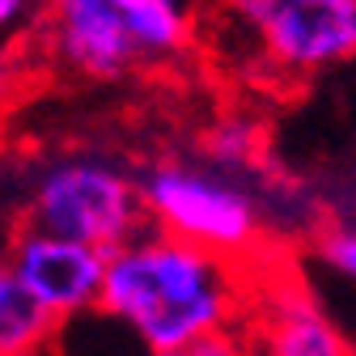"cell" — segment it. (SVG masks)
<instances>
[{
    "label": "cell",
    "instance_id": "9",
    "mask_svg": "<svg viewBox=\"0 0 356 356\" xmlns=\"http://www.w3.org/2000/svg\"><path fill=\"white\" fill-rule=\"evenodd\" d=\"M115 9L136 42L140 60H170L191 38V5L187 0H115Z\"/></svg>",
    "mask_w": 356,
    "mask_h": 356
},
{
    "label": "cell",
    "instance_id": "4",
    "mask_svg": "<svg viewBox=\"0 0 356 356\" xmlns=\"http://www.w3.org/2000/svg\"><path fill=\"white\" fill-rule=\"evenodd\" d=\"M246 47L284 76L356 60V0H225Z\"/></svg>",
    "mask_w": 356,
    "mask_h": 356
},
{
    "label": "cell",
    "instance_id": "8",
    "mask_svg": "<svg viewBox=\"0 0 356 356\" xmlns=\"http://www.w3.org/2000/svg\"><path fill=\"white\" fill-rule=\"evenodd\" d=\"M56 327L60 323L30 297L9 259L0 254V356H42L56 339Z\"/></svg>",
    "mask_w": 356,
    "mask_h": 356
},
{
    "label": "cell",
    "instance_id": "2",
    "mask_svg": "<svg viewBox=\"0 0 356 356\" xmlns=\"http://www.w3.org/2000/svg\"><path fill=\"white\" fill-rule=\"evenodd\" d=\"M140 200L153 229L220 259H242L267 229L259 187L208 161H153L140 174Z\"/></svg>",
    "mask_w": 356,
    "mask_h": 356
},
{
    "label": "cell",
    "instance_id": "10",
    "mask_svg": "<svg viewBox=\"0 0 356 356\" xmlns=\"http://www.w3.org/2000/svg\"><path fill=\"white\" fill-rule=\"evenodd\" d=\"M200 161L225 170V174H238V178H250V183H259V178L272 170L263 127L254 119H246V115H225V119H216L212 127H204Z\"/></svg>",
    "mask_w": 356,
    "mask_h": 356
},
{
    "label": "cell",
    "instance_id": "12",
    "mask_svg": "<svg viewBox=\"0 0 356 356\" xmlns=\"http://www.w3.org/2000/svg\"><path fill=\"white\" fill-rule=\"evenodd\" d=\"M153 356H254L250 352V339L238 335V331H216L191 348H174V352H153Z\"/></svg>",
    "mask_w": 356,
    "mask_h": 356
},
{
    "label": "cell",
    "instance_id": "13",
    "mask_svg": "<svg viewBox=\"0 0 356 356\" xmlns=\"http://www.w3.org/2000/svg\"><path fill=\"white\" fill-rule=\"evenodd\" d=\"M38 5H47V0H0V30H13V26L30 22L38 13Z\"/></svg>",
    "mask_w": 356,
    "mask_h": 356
},
{
    "label": "cell",
    "instance_id": "11",
    "mask_svg": "<svg viewBox=\"0 0 356 356\" xmlns=\"http://www.w3.org/2000/svg\"><path fill=\"white\" fill-rule=\"evenodd\" d=\"M318 259L335 276L356 280V220H327L318 229Z\"/></svg>",
    "mask_w": 356,
    "mask_h": 356
},
{
    "label": "cell",
    "instance_id": "14",
    "mask_svg": "<svg viewBox=\"0 0 356 356\" xmlns=\"http://www.w3.org/2000/svg\"><path fill=\"white\" fill-rule=\"evenodd\" d=\"M9 85H13V60H9V56H0V94H5Z\"/></svg>",
    "mask_w": 356,
    "mask_h": 356
},
{
    "label": "cell",
    "instance_id": "5",
    "mask_svg": "<svg viewBox=\"0 0 356 356\" xmlns=\"http://www.w3.org/2000/svg\"><path fill=\"white\" fill-rule=\"evenodd\" d=\"M5 259L13 267V276L30 289V297L47 309L56 323L81 318V314L102 305L111 250H98L89 242L64 238L56 229H42L34 220H26L9 238Z\"/></svg>",
    "mask_w": 356,
    "mask_h": 356
},
{
    "label": "cell",
    "instance_id": "7",
    "mask_svg": "<svg viewBox=\"0 0 356 356\" xmlns=\"http://www.w3.org/2000/svg\"><path fill=\"white\" fill-rule=\"evenodd\" d=\"M47 38L60 64L89 81H115L140 60L115 0H47Z\"/></svg>",
    "mask_w": 356,
    "mask_h": 356
},
{
    "label": "cell",
    "instance_id": "6",
    "mask_svg": "<svg viewBox=\"0 0 356 356\" xmlns=\"http://www.w3.org/2000/svg\"><path fill=\"white\" fill-rule=\"evenodd\" d=\"M246 339L254 356H356L318 297L297 280H272L259 289Z\"/></svg>",
    "mask_w": 356,
    "mask_h": 356
},
{
    "label": "cell",
    "instance_id": "1",
    "mask_svg": "<svg viewBox=\"0 0 356 356\" xmlns=\"http://www.w3.org/2000/svg\"><path fill=\"white\" fill-rule=\"evenodd\" d=\"M242 297L234 259L170 238L153 225L131 234L106 259L102 309L149 352L191 348L216 331H234Z\"/></svg>",
    "mask_w": 356,
    "mask_h": 356
},
{
    "label": "cell",
    "instance_id": "3",
    "mask_svg": "<svg viewBox=\"0 0 356 356\" xmlns=\"http://www.w3.org/2000/svg\"><path fill=\"white\" fill-rule=\"evenodd\" d=\"M30 220L98 250H115L149 225L140 174H127L102 153L60 157L38 174L30 191Z\"/></svg>",
    "mask_w": 356,
    "mask_h": 356
}]
</instances>
